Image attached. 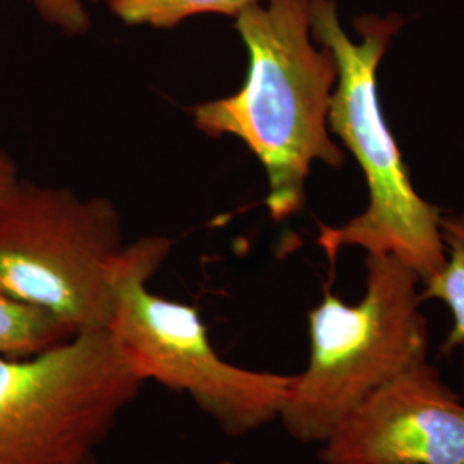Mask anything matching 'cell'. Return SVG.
<instances>
[{"instance_id":"obj_1","label":"cell","mask_w":464,"mask_h":464,"mask_svg":"<svg viewBox=\"0 0 464 464\" xmlns=\"http://www.w3.org/2000/svg\"><path fill=\"white\" fill-rule=\"evenodd\" d=\"M248 49V74L237 93L193 109L208 136L239 138L266 169L272 218L296 214L314 162L341 167L329 111L337 83L331 50L312 36V0H258L236 16Z\"/></svg>"},{"instance_id":"obj_2","label":"cell","mask_w":464,"mask_h":464,"mask_svg":"<svg viewBox=\"0 0 464 464\" xmlns=\"http://www.w3.org/2000/svg\"><path fill=\"white\" fill-rule=\"evenodd\" d=\"M401 26L396 14L358 17L354 28L362 40L353 42L341 26L335 4L312 0V36L337 63L329 130L354 155L368 189L365 212L337 227L322 226L316 245L332 266L349 246L396 256L423 284L446 264L440 214L416 193L377 90V71Z\"/></svg>"},{"instance_id":"obj_3","label":"cell","mask_w":464,"mask_h":464,"mask_svg":"<svg viewBox=\"0 0 464 464\" xmlns=\"http://www.w3.org/2000/svg\"><path fill=\"white\" fill-rule=\"evenodd\" d=\"M365 266V295L358 303L325 291L308 312V363L291 377L279 415L299 442L322 444L373 391L429 360L418 274L391 255H368Z\"/></svg>"},{"instance_id":"obj_4","label":"cell","mask_w":464,"mask_h":464,"mask_svg":"<svg viewBox=\"0 0 464 464\" xmlns=\"http://www.w3.org/2000/svg\"><path fill=\"white\" fill-rule=\"evenodd\" d=\"M169 249L166 237H145L117 256L107 325L117 346L141 381L188 394L227 437L279 420L293 375L231 365L212 346L197 308L150 291Z\"/></svg>"},{"instance_id":"obj_5","label":"cell","mask_w":464,"mask_h":464,"mask_svg":"<svg viewBox=\"0 0 464 464\" xmlns=\"http://www.w3.org/2000/svg\"><path fill=\"white\" fill-rule=\"evenodd\" d=\"M121 218L105 198L19 178L0 199V289L74 334L107 329Z\"/></svg>"},{"instance_id":"obj_6","label":"cell","mask_w":464,"mask_h":464,"mask_svg":"<svg viewBox=\"0 0 464 464\" xmlns=\"http://www.w3.org/2000/svg\"><path fill=\"white\" fill-rule=\"evenodd\" d=\"M145 382L107 329L0 356V464H84Z\"/></svg>"},{"instance_id":"obj_7","label":"cell","mask_w":464,"mask_h":464,"mask_svg":"<svg viewBox=\"0 0 464 464\" xmlns=\"http://www.w3.org/2000/svg\"><path fill=\"white\" fill-rule=\"evenodd\" d=\"M322 464H464V402L427 362L385 382L320 444Z\"/></svg>"},{"instance_id":"obj_8","label":"cell","mask_w":464,"mask_h":464,"mask_svg":"<svg viewBox=\"0 0 464 464\" xmlns=\"http://www.w3.org/2000/svg\"><path fill=\"white\" fill-rule=\"evenodd\" d=\"M40 14L67 32H78L86 24L78 0H32ZM111 11L128 24L172 28L197 14L237 16L258 0H107Z\"/></svg>"},{"instance_id":"obj_9","label":"cell","mask_w":464,"mask_h":464,"mask_svg":"<svg viewBox=\"0 0 464 464\" xmlns=\"http://www.w3.org/2000/svg\"><path fill=\"white\" fill-rule=\"evenodd\" d=\"M76 334L49 312L0 289V356L32 358Z\"/></svg>"},{"instance_id":"obj_10","label":"cell","mask_w":464,"mask_h":464,"mask_svg":"<svg viewBox=\"0 0 464 464\" xmlns=\"http://www.w3.org/2000/svg\"><path fill=\"white\" fill-rule=\"evenodd\" d=\"M440 234L446 246V264L423 282L421 301L435 299L448 306L452 327L440 351L449 354L464 346V214L440 216Z\"/></svg>"},{"instance_id":"obj_11","label":"cell","mask_w":464,"mask_h":464,"mask_svg":"<svg viewBox=\"0 0 464 464\" xmlns=\"http://www.w3.org/2000/svg\"><path fill=\"white\" fill-rule=\"evenodd\" d=\"M19 181L16 164L0 145V199Z\"/></svg>"},{"instance_id":"obj_12","label":"cell","mask_w":464,"mask_h":464,"mask_svg":"<svg viewBox=\"0 0 464 464\" xmlns=\"http://www.w3.org/2000/svg\"><path fill=\"white\" fill-rule=\"evenodd\" d=\"M84 464H97V461H95V458H92V459H88Z\"/></svg>"}]
</instances>
